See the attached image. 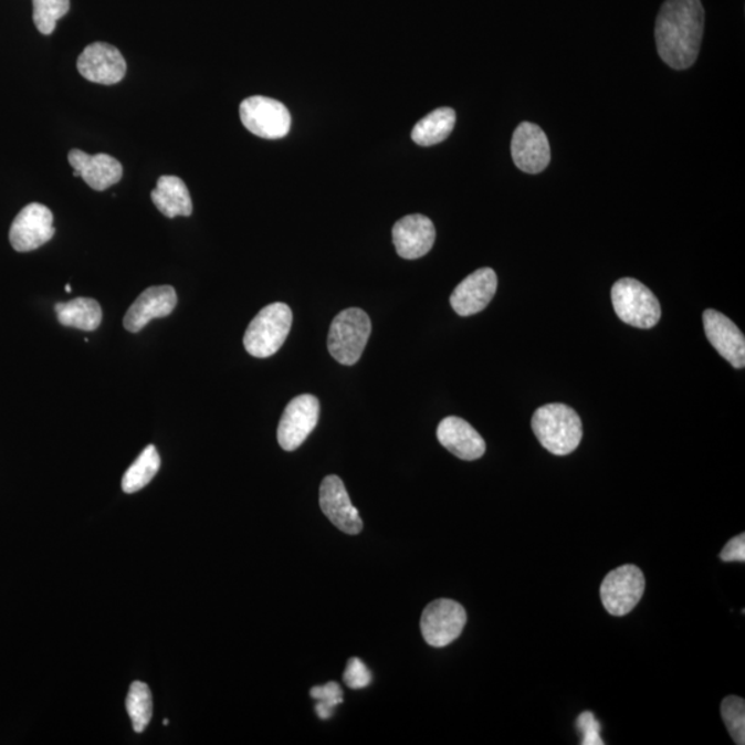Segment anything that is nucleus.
Returning a JSON list of instances; mask_svg holds the SVG:
<instances>
[{"mask_svg":"<svg viewBox=\"0 0 745 745\" xmlns=\"http://www.w3.org/2000/svg\"><path fill=\"white\" fill-rule=\"evenodd\" d=\"M54 233L52 211L42 203H31L17 214L9 238L15 252L27 253L52 241Z\"/></svg>","mask_w":745,"mask_h":745,"instance_id":"obj_10","label":"nucleus"},{"mask_svg":"<svg viewBox=\"0 0 745 745\" xmlns=\"http://www.w3.org/2000/svg\"><path fill=\"white\" fill-rule=\"evenodd\" d=\"M721 560L727 562H745V535L737 536L732 538L730 543L726 544L725 548L722 549L720 555Z\"/></svg>","mask_w":745,"mask_h":745,"instance_id":"obj_30","label":"nucleus"},{"mask_svg":"<svg viewBox=\"0 0 745 745\" xmlns=\"http://www.w3.org/2000/svg\"><path fill=\"white\" fill-rule=\"evenodd\" d=\"M77 71L98 85H116L126 75V61L118 49L96 42L83 50L77 59Z\"/></svg>","mask_w":745,"mask_h":745,"instance_id":"obj_11","label":"nucleus"},{"mask_svg":"<svg viewBox=\"0 0 745 745\" xmlns=\"http://www.w3.org/2000/svg\"><path fill=\"white\" fill-rule=\"evenodd\" d=\"M319 503L333 525L347 535H358L364 529L359 511L354 507L344 482L337 475L326 476L319 491Z\"/></svg>","mask_w":745,"mask_h":745,"instance_id":"obj_13","label":"nucleus"},{"mask_svg":"<svg viewBox=\"0 0 745 745\" xmlns=\"http://www.w3.org/2000/svg\"><path fill=\"white\" fill-rule=\"evenodd\" d=\"M126 710L129 713L133 730L143 733L153 718V694L148 685L143 682H133L127 693Z\"/></svg>","mask_w":745,"mask_h":745,"instance_id":"obj_24","label":"nucleus"},{"mask_svg":"<svg viewBox=\"0 0 745 745\" xmlns=\"http://www.w3.org/2000/svg\"><path fill=\"white\" fill-rule=\"evenodd\" d=\"M244 127L265 140H280L287 136L292 127V115L277 99L253 96L244 99L239 107Z\"/></svg>","mask_w":745,"mask_h":745,"instance_id":"obj_6","label":"nucleus"},{"mask_svg":"<svg viewBox=\"0 0 745 745\" xmlns=\"http://www.w3.org/2000/svg\"><path fill=\"white\" fill-rule=\"evenodd\" d=\"M576 730L581 735V745H604L605 742L600 737V724L592 713L586 711L578 715L576 721Z\"/></svg>","mask_w":745,"mask_h":745,"instance_id":"obj_28","label":"nucleus"},{"mask_svg":"<svg viewBox=\"0 0 745 745\" xmlns=\"http://www.w3.org/2000/svg\"><path fill=\"white\" fill-rule=\"evenodd\" d=\"M704 9L700 0H665L655 20L660 59L671 69L686 70L696 61L704 33Z\"/></svg>","mask_w":745,"mask_h":745,"instance_id":"obj_1","label":"nucleus"},{"mask_svg":"<svg viewBox=\"0 0 745 745\" xmlns=\"http://www.w3.org/2000/svg\"><path fill=\"white\" fill-rule=\"evenodd\" d=\"M705 336L713 347L733 368L744 369L745 338L741 329L724 314L715 309L704 311Z\"/></svg>","mask_w":745,"mask_h":745,"instance_id":"obj_15","label":"nucleus"},{"mask_svg":"<svg viewBox=\"0 0 745 745\" xmlns=\"http://www.w3.org/2000/svg\"><path fill=\"white\" fill-rule=\"evenodd\" d=\"M611 303L617 316L638 329H652L661 318L659 300L643 283L625 277L611 287Z\"/></svg>","mask_w":745,"mask_h":745,"instance_id":"obj_5","label":"nucleus"},{"mask_svg":"<svg viewBox=\"0 0 745 745\" xmlns=\"http://www.w3.org/2000/svg\"><path fill=\"white\" fill-rule=\"evenodd\" d=\"M32 3L33 21L43 35L53 33L57 21L63 19L71 8L70 0H32Z\"/></svg>","mask_w":745,"mask_h":745,"instance_id":"obj_25","label":"nucleus"},{"mask_svg":"<svg viewBox=\"0 0 745 745\" xmlns=\"http://www.w3.org/2000/svg\"><path fill=\"white\" fill-rule=\"evenodd\" d=\"M55 314L61 325L93 332L103 321V311L96 300L80 297L69 303L55 304Z\"/></svg>","mask_w":745,"mask_h":745,"instance_id":"obj_21","label":"nucleus"},{"mask_svg":"<svg viewBox=\"0 0 745 745\" xmlns=\"http://www.w3.org/2000/svg\"><path fill=\"white\" fill-rule=\"evenodd\" d=\"M437 437L443 448L461 460L474 461L486 452V443L480 432L460 417L450 416L439 422Z\"/></svg>","mask_w":745,"mask_h":745,"instance_id":"obj_19","label":"nucleus"},{"mask_svg":"<svg viewBox=\"0 0 745 745\" xmlns=\"http://www.w3.org/2000/svg\"><path fill=\"white\" fill-rule=\"evenodd\" d=\"M370 333L371 322L365 311L344 309L332 322L327 348L337 363L353 366L363 357Z\"/></svg>","mask_w":745,"mask_h":745,"instance_id":"obj_4","label":"nucleus"},{"mask_svg":"<svg viewBox=\"0 0 745 745\" xmlns=\"http://www.w3.org/2000/svg\"><path fill=\"white\" fill-rule=\"evenodd\" d=\"M159 470L160 455L157 448L154 444H149L138 455V459L133 463L130 469L125 472L124 480H122V489L127 494L141 491L154 480Z\"/></svg>","mask_w":745,"mask_h":745,"instance_id":"obj_23","label":"nucleus"},{"mask_svg":"<svg viewBox=\"0 0 745 745\" xmlns=\"http://www.w3.org/2000/svg\"><path fill=\"white\" fill-rule=\"evenodd\" d=\"M309 694L311 697L318 700L315 711L321 720H329L333 711L343 703V691L336 682L326 683L325 686H315L311 689Z\"/></svg>","mask_w":745,"mask_h":745,"instance_id":"obj_27","label":"nucleus"},{"mask_svg":"<svg viewBox=\"0 0 745 745\" xmlns=\"http://www.w3.org/2000/svg\"><path fill=\"white\" fill-rule=\"evenodd\" d=\"M455 125V113L453 108L442 107L432 111L422 118L411 132V140L417 146L431 147L436 144L447 140L452 135Z\"/></svg>","mask_w":745,"mask_h":745,"instance_id":"obj_22","label":"nucleus"},{"mask_svg":"<svg viewBox=\"0 0 745 745\" xmlns=\"http://www.w3.org/2000/svg\"><path fill=\"white\" fill-rule=\"evenodd\" d=\"M436 238L433 222L422 214L405 216L392 228L395 249L406 260L420 259L430 253Z\"/></svg>","mask_w":745,"mask_h":745,"instance_id":"obj_16","label":"nucleus"},{"mask_svg":"<svg viewBox=\"0 0 745 745\" xmlns=\"http://www.w3.org/2000/svg\"><path fill=\"white\" fill-rule=\"evenodd\" d=\"M69 160L72 169L75 170L74 176L82 177L83 181L94 191H105L118 185L124 176V168L119 160L107 154L88 155L81 149H71Z\"/></svg>","mask_w":745,"mask_h":745,"instance_id":"obj_18","label":"nucleus"},{"mask_svg":"<svg viewBox=\"0 0 745 745\" xmlns=\"http://www.w3.org/2000/svg\"><path fill=\"white\" fill-rule=\"evenodd\" d=\"M319 400L314 395L304 394L294 398L283 411L277 427V442L286 452H293L305 442L319 421Z\"/></svg>","mask_w":745,"mask_h":745,"instance_id":"obj_9","label":"nucleus"},{"mask_svg":"<svg viewBox=\"0 0 745 745\" xmlns=\"http://www.w3.org/2000/svg\"><path fill=\"white\" fill-rule=\"evenodd\" d=\"M532 428L542 447L555 455L575 452L583 439L580 417L564 403H549L537 409Z\"/></svg>","mask_w":745,"mask_h":745,"instance_id":"obj_2","label":"nucleus"},{"mask_svg":"<svg viewBox=\"0 0 745 745\" xmlns=\"http://www.w3.org/2000/svg\"><path fill=\"white\" fill-rule=\"evenodd\" d=\"M151 199L157 209L168 219L177 216L192 214L193 204L186 182L176 176H162L157 188L151 192Z\"/></svg>","mask_w":745,"mask_h":745,"instance_id":"obj_20","label":"nucleus"},{"mask_svg":"<svg viewBox=\"0 0 745 745\" xmlns=\"http://www.w3.org/2000/svg\"><path fill=\"white\" fill-rule=\"evenodd\" d=\"M344 682L348 688L358 689L368 688L371 682V674L363 660L353 658L348 660L347 670L344 672Z\"/></svg>","mask_w":745,"mask_h":745,"instance_id":"obj_29","label":"nucleus"},{"mask_svg":"<svg viewBox=\"0 0 745 745\" xmlns=\"http://www.w3.org/2000/svg\"><path fill=\"white\" fill-rule=\"evenodd\" d=\"M511 154L516 168L529 175L542 174L552 159L546 133L531 122H524L516 127L511 141Z\"/></svg>","mask_w":745,"mask_h":745,"instance_id":"obj_12","label":"nucleus"},{"mask_svg":"<svg viewBox=\"0 0 745 745\" xmlns=\"http://www.w3.org/2000/svg\"><path fill=\"white\" fill-rule=\"evenodd\" d=\"M293 324V313L288 305L274 303L266 305L250 322L244 333L243 344L254 358H270L285 344Z\"/></svg>","mask_w":745,"mask_h":745,"instance_id":"obj_3","label":"nucleus"},{"mask_svg":"<svg viewBox=\"0 0 745 745\" xmlns=\"http://www.w3.org/2000/svg\"><path fill=\"white\" fill-rule=\"evenodd\" d=\"M497 292V275L492 269H481L466 276L450 296L455 314L471 316L485 309Z\"/></svg>","mask_w":745,"mask_h":745,"instance_id":"obj_14","label":"nucleus"},{"mask_svg":"<svg viewBox=\"0 0 745 745\" xmlns=\"http://www.w3.org/2000/svg\"><path fill=\"white\" fill-rule=\"evenodd\" d=\"M644 576L636 565H622L608 573L600 586V599L609 615L622 617L641 602Z\"/></svg>","mask_w":745,"mask_h":745,"instance_id":"obj_7","label":"nucleus"},{"mask_svg":"<svg viewBox=\"0 0 745 745\" xmlns=\"http://www.w3.org/2000/svg\"><path fill=\"white\" fill-rule=\"evenodd\" d=\"M177 294L171 286H154L143 292L125 315V329L138 333L153 319L166 318L174 313Z\"/></svg>","mask_w":745,"mask_h":745,"instance_id":"obj_17","label":"nucleus"},{"mask_svg":"<svg viewBox=\"0 0 745 745\" xmlns=\"http://www.w3.org/2000/svg\"><path fill=\"white\" fill-rule=\"evenodd\" d=\"M71 291H72L71 286H70V285H66V286H65V292H69V293H70Z\"/></svg>","mask_w":745,"mask_h":745,"instance_id":"obj_31","label":"nucleus"},{"mask_svg":"<svg viewBox=\"0 0 745 745\" xmlns=\"http://www.w3.org/2000/svg\"><path fill=\"white\" fill-rule=\"evenodd\" d=\"M466 625L463 606L452 599H437L421 616V632L432 648H444L455 641Z\"/></svg>","mask_w":745,"mask_h":745,"instance_id":"obj_8","label":"nucleus"},{"mask_svg":"<svg viewBox=\"0 0 745 745\" xmlns=\"http://www.w3.org/2000/svg\"><path fill=\"white\" fill-rule=\"evenodd\" d=\"M722 720L737 745L745 744V702L737 696H727L721 705Z\"/></svg>","mask_w":745,"mask_h":745,"instance_id":"obj_26","label":"nucleus"}]
</instances>
